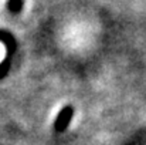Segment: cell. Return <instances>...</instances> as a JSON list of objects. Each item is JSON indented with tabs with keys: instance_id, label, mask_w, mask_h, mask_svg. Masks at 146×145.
<instances>
[{
	"instance_id": "cell-1",
	"label": "cell",
	"mask_w": 146,
	"mask_h": 145,
	"mask_svg": "<svg viewBox=\"0 0 146 145\" xmlns=\"http://www.w3.org/2000/svg\"><path fill=\"white\" fill-rule=\"evenodd\" d=\"M72 115H74V110H72V107L71 105H67V107H64L61 111H60V114H58V117H57V120H55V122H54V128L57 130V131H64L68 125H70V122H71V120H72Z\"/></svg>"
},
{
	"instance_id": "cell-2",
	"label": "cell",
	"mask_w": 146,
	"mask_h": 145,
	"mask_svg": "<svg viewBox=\"0 0 146 145\" xmlns=\"http://www.w3.org/2000/svg\"><path fill=\"white\" fill-rule=\"evenodd\" d=\"M3 54H4V51H3V48L0 47V60H1V57H3Z\"/></svg>"
}]
</instances>
